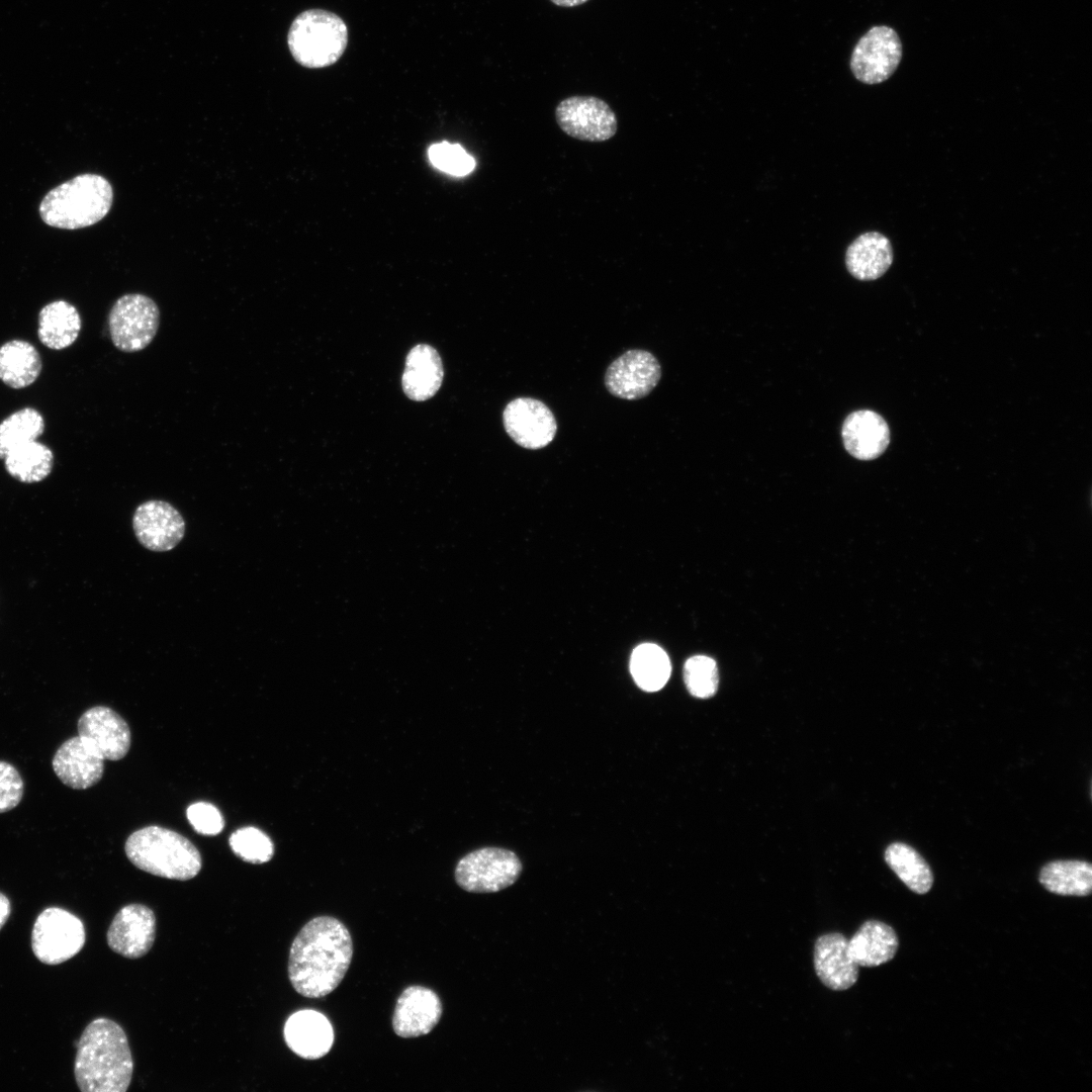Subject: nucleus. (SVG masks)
I'll list each match as a JSON object with an SVG mask.
<instances>
[{
    "label": "nucleus",
    "mask_w": 1092,
    "mask_h": 1092,
    "mask_svg": "<svg viewBox=\"0 0 1092 1092\" xmlns=\"http://www.w3.org/2000/svg\"><path fill=\"white\" fill-rule=\"evenodd\" d=\"M352 957L353 941L345 924L331 916L314 917L291 943L289 981L303 997H325L340 985Z\"/></svg>",
    "instance_id": "nucleus-1"
},
{
    "label": "nucleus",
    "mask_w": 1092,
    "mask_h": 1092,
    "mask_svg": "<svg viewBox=\"0 0 1092 1092\" xmlns=\"http://www.w3.org/2000/svg\"><path fill=\"white\" fill-rule=\"evenodd\" d=\"M75 1080L83 1092H125L133 1062L126 1034L115 1021L99 1017L84 1029L76 1045Z\"/></svg>",
    "instance_id": "nucleus-2"
},
{
    "label": "nucleus",
    "mask_w": 1092,
    "mask_h": 1092,
    "mask_svg": "<svg viewBox=\"0 0 1092 1092\" xmlns=\"http://www.w3.org/2000/svg\"><path fill=\"white\" fill-rule=\"evenodd\" d=\"M112 201L113 190L106 178L81 174L49 191L40 202L39 214L51 226L77 230L100 221Z\"/></svg>",
    "instance_id": "nucleus-3"
},
{
    "label": "nucleus",
    "mask_w": 1092,
    "mask_h": 1092,
    "mask_svg": "<svg viewBox=\"0 0 1092 1092\" xmlns=\"http://www.w3.org/2000/svg\"><path fill=\"white\" fill-rule=\"evenodd\" d=\"M124 850L138 869L161 878L187 881L202 867L201 854L183 835L160 826H147L131 833Z\"/></svg>",
    "instance_id": "nucleus-4"
},
{
    "label": "nucleus",
    "mask_w": 1092,
    "mask_h": 1092,
    "mask_svg": "<svg viewBox=\"0 0 1092 1092\" xmlns=\"http://www.w3.org/2000/svg\"><path fill=\"white\" fill-rule=\"evenodd\" d=\"M287 42L294 60L306 68H324L335 64L348 43V29L337 14L309 9L292 21Z\"/></svg>",
    "instance_id": "nucleus-5"
},
{
    "label": "nucleus",
    "mask_w": 1092,
    "mask_h": 1092,
    "mask_svg": "<svg viewBox=\"0 0 1092 1092\" xmlns=\"http://www.w3.org/2000/svg\"><path fill=\"white\" fill-rule=\"evenodd\" d=\"M160 326L157 303L142 293L120 296L108 313V329L116 349L134 353L147 348Z\"/></svg>",
    "instance_id": "nucleus-6"
},
{
    "label": "nucleus",
    "mask_w": 1092,
    "mask_h": 1092,
    "mask_svg": "<svg viewBox=\"0 0 1092 1092\" xmlns=\"http://www.w3.org/2000/svg\"><path fill=\"white\" fill-rule=\"evenodd\" d=\"M522 872L517 854L500 847H482L459 859L454 877L470 893H494L513 885Z\"/></svg>",
    "instance_id": "nucleus-7"
},
{
    "label": "nucleus",
    "mask_w": 1092,
    "mask_h": 1092,
    "mask_svg": "<svg viewBox=\"0 0 1092 1092\" xmlns=\"http://www.w3.org/2000/svg\"><path fill=\"white\" fill-rule=\"evenodd\" d=\"M85 937L83 922L77 916L59 907H49L34 921L31 948L41 963L59 965L82 949Z\"/></svg>",
    "instance_id": "nucleus-8"
},
{
    "label": "nucleus",
    "mask_w": 1092,
    "mask_h": 1092,
    "mask_svg": "<svg viewBox=\"0 0 1092 1092\" xmlns=\"http://www.w3.org/2000/svg\"><path fill=\"white\" fill-rule=\"evenodd\" d=\"M555 119L564 133L583 142H606L618 129L617 116L611 106L605 100L589 95L562 99L555 107Z\"/></svg>",
    "instance_id": "nucleus-9"
},
{
    "label": "nucleus",
    "mask_w": 1092,
    "mask_h": 1092,
    "mask_svg": "<svg viewBox=\"0 0 1092 1092\" xmlns=\"http://www.w3.org/2000/svg\"><path fill=\"white\" fill-rule=\"evenodd\" d=\"M901 58L902 43L897 32L892 27L877 25L866 32L855 44L850 69L858 81L878 84L893 75Z\"/></svg>",
    "instance_id": "nucleus-10"
},
{
    "label": "nucleus",
    "mask_w": 1092,
    "mask_h": 1092,
    "mask_svg": "<svg viewBox=\"0 0 1092 1092\" xmlns=\"http://www.w3.org/2000/svg\"><path fill=\"white\" fill-rule=\"evenodd\" d=\"M661 368L653 354L645 350H629L608 367L605 385L619 398L635 400L647 396L658 384Z\"/></svg>",
    "instance_id": "nucleus-11"
},
{
    "label": "nucleus",
    "mask_w": 1092,
    "mask_h": 1092,
    "mask_svg": "<svg viewBox=\"0 0 1092 1092\" xmlns=\"http://www.w3.org/2000/svg\"><path fill=\"white\" fill-rule=\"evenodd\" d=\"M506 432L519 446L538 450L549 445L555 437L557 424L550 408L531 397L510 401L503 413Z\"/></svg>",
    "instance_id": "nucleus-12"
},
{
    "label": "nucleus",
    "mask_w": 1092,
    "mask_h": 1092,
    "mask_svg": "<svg viewBox=\"0 0 1092 1092\" xmlns=\"http://www.w3.org/2000/svg\"><path fill=\"white\" fill-rule=\"evenodd\" d=\"M138 541L148 550L165 552L175 548L185 534V521L170 503L150 499L142 503L132 516Z\"/></svg>",
    "instance_id": "nucleus-13"
},
{
    "label": "nucleus",
    "mask_w": 1092,
    "mask_h": 1092,
    "mask_svg": "<svg viewBox=\"0 0 1092 1092\" xmlns=\"http://www.w3.org/2000/svg\"><path fill=\"white\" fill-rule=\"evenodd\" d=\"M156 936V917L143 904H128L114 916L107 930L108 946L127 959L144 957L152 948Z\"/></svg>",
    "instance_id": "nucleus-14"
},
{
    "label": "nucleus",
    "mask_w": 1092,
    "mask_h": 1092,
    "mask_svg": "<svg viewBox=\"0 0 1092 1092\" xmlns=\"http://www.w3.org/2000/svg\"><path fill=\"white\" fill-rule=\"evenodd\" d=\"M104 760L91 740L78 735L61 744L53 757L52 766L64 785L85 790L101 780Z\"/></svg>",
    "instance_id": "nucleus-15"
},
{
    "label": "nucleus",
    "mask_w": 1092,
    "mask_h": 1092,
    "mask_svg": "<svg viewBox=\"0 0 1092 1092\" xmlns=\"http://www.w3.org/2000/svg\"><path fill=\"white\" fill-rule=\"evenodd\" d=\"M442 1002L433 990L423 986H410L399 995L393 1016L392 1028L403 1038L428 1034L442 1016Z\"/></svg>",
    "instance_id": "nucleus-16"
},
{
    "label": "nucleus",
    "mask_w": 1092,
    "mask_h": 1092,
    "mask_svg": "<svg viewBox=\"0 0 1092 1092\" xmlns=\"http://www.w3.org/2000/svg\"><path fill=\"white\" fill-rule=\"evenodd\" d=\"M78 735L91 740L105 759L119 760L130 747V730L115 711L105 706L86 710L78 720Z\"/></svg>",
    "instance_id": "nucleus-17"
},
{
    "label": "nucleus",
    "mask_w": 1092,
    "mask_h": 1092,
    "mask_svg": "<svg viewBox=\"0 0 1092 1092\" xmlns=\"http://www.w3.org/2000/svg\"><path fill=\"white\" fill-rule=\"evenodd\" d=\"M283 1035L288 1048L300 1058L316 1060L326 1056L334 1042L328 1018L315 1010H299L286 1020Z\"/></svg>",
    "instance_id": "nucleus-18"
},
{
    "label": "nucleus",
    "mask_w": 1092,
    "mask_h": 1092,
    "mask_svg": "<svg viewBox=\"0 0 1092 1092\" xmlns=\"http://www.w3.org/2000/svg\"><path fill=\"white\" fill-rule=\"evenodd\" d=\"M847 944L848 939L837 932L821 935L815 942L816 975L823 985L834 991L849 989L858 978L859 967L851 960Z\"/></svg>",
    "instance_id": "nucleus-19"
},
{
    "label": "nucleus",
    "mask_w": 1092,
    "mask_h": 1092,
    "mask_svg": "<svg viewBox=\"0 0 1092 1092\" xmlns=\"http://www.w3.org/2000/svg\"><path fill=\"white\" fill-rule=\"evenodd\" d=\"M841 434L846 451L859 460L878 458L890 442V430L886 421L870 410L848 415L843 422Z\"/></svg>",
    "instance_id": "nucleus-20"
},
{
    "label": "nucleus",
    "mask_w": 1092,
    "mask_h": 1092,
    "mask_svg": "<svg viewBox=\"0 0 1092 1092\" xmlns=\"http://www.w3.org/2000/svg\"><path fill=\"white\" fill-rule=\"evenodd\" d=\"M444 376L439 353L427 344L411 349L405 359L401 384L405 395L416 401H424L436 394Z\"/></svg>",
    "instance_id": "nucleus-21"
},
{
    "label": "nucleus",
    "mask_w": 1092,
    "mask_h": 1092,
    "mask_svg": "<svg viewBox=\"0 0 1092 1092\" xmlns=\"http://www.w3.org/2000/svg\"><path fill=\"white\" fill-rule=\"evenodd\" d=\"M893 262L890 241L884 235L870 232L860 235L847 248L845 265L856 279L871 281L880 278Z\"/></svg>",
    "instance_id": "nucleus-22"
},
{
    "label": "nucleus",
    "mask_w": 1092,
    "mask_h": 1092,
    "mask_svg": "<svg viewBox=\"0 0 1092 1092\" xmlns=\"http://www.w3.org/2000/svg\"><path fill=\"white\" fill-rule=\"evenodd\" d=\"M898 943L891 926L878 920H868L848 940L847 949L858 967L872 968L891 961Z\"/></svg>",
    "instance_id": "nucleus-23"
},
{
    "label": "nucleus",
    "mask_w": 1092,
    "mask_h": 1092,
    "mask_svg": "<svg viewBox=\"0 0 1092 1092\" xmlns=\"http://www.w3.org/2000/svg\"><path fill=\"white\" fill-rule=\"evenodd\" d=\"M81 327L77 308L65 300H56L39 311L37 335L46 347L62 350L77 340Z\"/></svg>",
    "instance_id": "nucleus-24"
},
{
    "label": "nucleus",
    "mask_w": 1092,
    "mask_h": 1092,
    "mask_svg": "<svg viewBox=\"0 0 1092 1092\" xmlns=\"http://www.w3.org/2000/svg\"><path fill=\"white\" fill-rule=\"evenodd\" d=\"M41 371L37 350L23 340H12L0 347V380L12 388L32 384Z\"/></svg>",
    "instance_id": "nucleus-25"
},
{
    "label": "nucleus",
    "mask_w": 1092,
    "mask_h": 1092,
    "mask_svg": "<svg viewBox=\"0 0 1092 1092\" xmlns=\"http://www.w3.org/2000/svg\"><path fill=\"white\" fill-rule=\"evenodd\" d=\"M1040 884L1063 896H1088L1092 890V867L1083 860H1055L1042 867Z\"/></svg>",
    "instance_id": "nucleus-26"
},
{
    "label": "nucleus",
    "mask_w": 1092,
    "mask_h": 1092,
    "mask_svg": "<svg viewBox=\"0 0 1092 1092\" xmlns=\"http://www.w3.org/2000/svg\"><path fill=\"white\" fill-rule=\"evenodd\" d=\"M3 460L6 471L13 478L34 483L51 473L54 454L47 445L34 440L11 450Z\"/></svg>",
    "instance_id": "nucleus-27"
},
{
    "label": "nucleus",
    "mask_w": 1092,
    "mask_h": 1092,
    "mask_svg": "<svg viewBox=\"0 0 1092 1092\" xmlns=\"http://www.w3.org/2000/svg\"><path fill=\"white\" fill-rule=\"evenodd\" d=\"M885 860L898 878L913 892L927 893L933 884V875L924 858L910 845L903 842L890 844Z\"/></svg>",
    "instance_id": "nucleus-28"
},
{
    "label": "nucleus",
    "mask_w": 1092,
    "mask_h": 1092,
    "mask_svg": "<svg viewBox=\"0 0 1092 1092\" xmlns=\"http://www.w3.org/2000/svg\"><path fill=\"white\" fill-rule=\"evenodd\" d=\"M670 670L669 658L659 646L644 643L633 650L630 671L640 689L646 692L660 690L668 680Z\"/></svg>",
    "instance_id": "nucleus-29"
},
{
    "label": "nucleus",
    "mask_w": 1092,
    "mask_h": 1092,
    "mask_svg": "<svg viewBox=\"0 0 1092 1092\" xmlns=\"http://www.w3.org/2000/svg\"><path fill=\"white\" fill-rule=\"evenodd\" d=\"M44 430L40 413L32 407L14 412L0 424V459L16 447L36 440Z\"/></svg>",
    "instance_id": "nucleus-30"
},
{
    "label": "nucleus",
    "mask_w": 1092,
    "mask_h": 1092,
    "mask_svg": "<svg viewBox=\"0 0 1092 1092\" xmlns=\"http://www.w3.org/2000/svg\"><path fill=\"white\" fill-rule=\"evenodd\" d=\"M229 844L238 857L254 864L265 863L274 854L271 838L253 826L243 827L233 832Z\"/></svg>",
    "instance_id": "nucleus-31"
},
{
    "label": "nucleus",
    "mask_w": 1092,
    "mask_h": 1092,
    "mask_svg": "<svg viewBox=\"0 0 1092 1092\" xmlns=\"http://www.w3.org/2000/svg\"><path fill=\"white\" fill-rule=\"evenodd\" d=\"M684 680L690 694L697 698H710L718 689V668L711 657L695 655L684 666Z\"/></svg>",
    "instance_id": "nucleus-32"
},
{
    "label": "nucleus",
    "mask_w": 1092,
    "mask_h": 1092,
    "mask_svg": "<svg viewBox=\"0 0 1092 1092\" xmlns=\"http://www.w3.org/2000/svg\"><path fill=\"white\" fill-rule=\"evenodd\" d=\"M428 157L437 169L454 176H465L475 167V160L461 146L447 142L431 146Z\"/></svg>",
    "instance_id": "nucleus-33"
},
{
    "label": "nucleus",
    "mask_w": 1092,
    "mask_h": 1092,
    "mask_svg": "<svg viewBox=\"0 0 1092 1092\" xmlns=\"http://www.w3.org/2000/svg\"><path fill=\"white\" fill-rule=\"evenodd\" d=\"M187 819L193 829L202 835L213 836L221 832L224 820L219 810L208 802H197L186 811Z\"/></svg>",
    "instance_id": "nucleus-34"
},
{
    "label": "nucleus",
    "mask_w": 1092,
    "mask_h": 1092,
    "mask_svg": "<svg viewBox=\"0 0 1092 1092\" xmlns=\"http://www.w3.org/2000/svg\"><path fill=\"white\" fill-rule=\"evenodd\" d=\"M24 783L14 765L0 760V813L14 809L21 801Z\"/></svg>",
    "instance_id": "nucleus-35"
},
{
    "label": "nucleus",
    "mask_w": 1092,
    "mask_h": 1092,
    "mask_svg": "<svg viewBox=\"0 0 1092 1092\" xmlns=\"http://www.w3.org/2000/svg\"><path fill=\"white\" fill-rule=\"evenodd\" d=\"M10 902L9 899L0 892V929L7 921L10 915Z\"/></svg>",
    "instance_id": "nucleus-36"
},
{
    "label": "nucleus",
    "mask_w": 1092,
    "mask_h": 1092,
    "mask_svg": "<svg viewBox=\"0 0 1092 1092\" xmlns=\"http://www.w3.org/2000/svg\"><path fill=\"white\" fill-rule=\"evenodd\" d=\"M553 4L560 7H575L584 4L588 0H550Z\"/></svg>",
    "instance_id": "nucleus-37"
}]
</instances>
